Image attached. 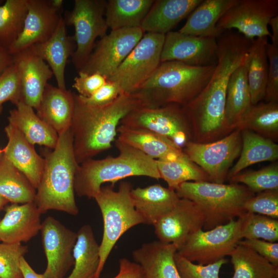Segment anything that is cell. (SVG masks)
I'll return each instance as SVG.
<instances>
[{"label":"cell","mask_w":278,"mask_h":278,"mask_svg":"<svg viewBox=\"0 0 278 278\" xmlns=\"http://www.w3.org/2000/svg\"><path fill=\"white\" fill-rule=\"evenodd\" d=\"M13 55L20 79L21 101L37 110L47 82L54 76L53 72L30 48Z\"/></svg>","instance_id":"obj_19"},{"label":"cell","mask_w":278,"mask_h":278,"mask_svg":"<svg viewBox=\"0 0 278 278\" xmlns=\"http://www.w3.org/2000/svg\"><path fill=\"white\" fill-rule=\"evenodd\" d=\"M36 189L4 155L0 157V195L12 203L33 202Z\"/></svg>","instance_id":"obj_37"},{"label":"cell","mask_w":278,"mask_h":278,"mask_svg":"<svg viewBox=\"0 0 278 278\" xmlns=\"http://www.w3.org/2000/svg\"><path fill=\"white\" fill-rule=\"evenodd\" d=\"M8 202V201L0 195V211L5 206Z\"/></svg>","instance_id":"obj_55"},{"label":"cell","mask_w":278,"mask_h":278,"mask_svg":"<svg viewBox=\"0 0 278 278\" xmlns=\"http://www.w3.org/2000/svg\"><path fill=\"white\" fill-rule=\"evenodd\" d=\"M20 101V79L17 68L13 64L0 76V114L4 102L10 101L15 105Z\"/></svg>","instance_id":"obj_45"},{"label":"cell","mask_w":278,"mask_h":278,"mask_svg":"<svg viewBox=\"0 0 278 278\" xmlns=\"http://www.w3.org/2000/svg\"><path fill=\"white\" fill-rule=\"evenodd\" d=\"M27 11L22 32L9 48L12 55L49 39L56 30L62 10L51 0H27Z\"/></svg>","instance_id":"obj_17"},{"label":"cell","mask_w":278,"mask_h":278,"mask_svg":"<svg viewBox=\"0 0 278 278\" xmlns=\"http://www.w3.org/2000/svg\"><path fill=\"white\" fill-rule=\"evenodd\" d=\"M240 131L242 139L241 152L238 160L228 172V179L251 165L263 161H275L278 159V145L275 142L250 130Z\"/></svg>","instance_id":"obj_31"},{"label":"cell","mask_w":278,"mask_h":278,"mask_svg":"<svg viewBox=\"0 0 278 278\" xmlns=\"http://www.w3.org/2000/svg\"><path fill=\"white\" fill-rule=\"evenodd\" d=\"M144 33L141 27L111 30L95 44L86 62L78 72L98 73L108 79Z\"/></svg>","instance_id":"obj_13"},{"label":"cell","mask_w":278,"mask_h":278,"mask_svg":"<svg viewBox=\"0 0 278 278\" xmlns=\"http://www.w3.org/2000/svg\"><path fill=\"white\" fill-rule=\"evenodd\" d=\"M217 41L214 71L201 92L183 107L193 133V141L208 143L228 134L224 124L227 90L232 73L247 59L251 43L237 32L222 33Z\"/></svg>","instance_id":"obj_1"},{"label":"cell","mask_w":278,"mask_h":278,"mask_svg":"<svg viewBox=\"0 0 278 278\" xmlns=\"http://www.w3.org/2000/svg\"><path fill=\"white\" fill-rule=\"evenodd\" d=\"M8 143L3 149V155L27 178L36 189L39 184L44 165L40 156L24 135L13 126L5 128Z\"/></svg>","instance_id":"obj_21"},{"label":"cell","mask_w":278,"mask_h":278,"mask_svg":"<svg viewBox=\"0 0 278 278\" xmlns=\"http://www.w3.org/2000/svg\"><path fill=\"white\" fill-rule=\"evenodd\" d=\"M235 129L248 130L276 142L278 140V102L260 101L244 113Z\"/></svg>","instance_id":"obj_35"},{"label":"cell","mask_w":278,"mask_h":278,"mask_svg":"<svg viewBox=\"0 0 278 278\" xmlns=\"http://www.w3.org/2000/svg\"><path fill=\"white\" fill-rule=\"evenodd\" d=\"M175 259L181 278H220L222 266L228 262L225 258L207 265L195 264L177 252Z\"/></svg>","instance_id":"obj_43"},{"label":"cell","mask_w":278,"mask_h":278,"mask_svg":"<svg viewBox=\"0 0 278 278\" xmlns=\"http://www.w3.org/2000/svg\"><path fill=\"white\" fill-rule=\"evenodd\" d=\"M27 251L21 243L0 244V278H23L20 259Z\"/></svg>","instance_id":"obj_42"},{"label":"cell","mask_w":278,"mask_h":278,"mask_svg":"<svg viewBox=\"0 0 278 278\" xmlns=\"http://www.w3.org/2000/svg\"><path fill=\"white\" fill-rule=\"evenodd\" d=\"M153 0H109L107 1L105 19L111 30L141 27L154 3Z\"/></svg>","instance_id":"obj_33"},{"label":"cell","mask_w":278,"mask_h":278,"mask_svg":"<svg viewBox=\"0 0 278 278\" xmlns=\"http://www.w3.org/2000/svg\"><path fill=\"white\" fill-rule=\"evenodd\" d=\"M180 198L195 202L204 216L203 229H212L238 218L245 202L255 195L244 185L210 181L186 182L176 190Z\"/></svg>","instance_id":"obj_6"},{"label":"cell","mask_w":278,"mask_h":278,"mask_svg":"<svg viewBox=\"0 0 278 278\" xmlns=\"http://www.w3.org/2000/svg\"><path fill=\"white\" fill-rule=\"evenodd\" d=\"M246 212L278 218V190H266L248 199L244 204Z\"/></svg>","instance_id":"obj_44"},{"label":"cell","mask_w":278,"mask_h":278,"mask_svg":"<svg viewBox=\"0 0 278 278\" xmlns=\"http://www.w3.org/2000/svg\"><path fill=\"white\" fill-rule=\"evenodd\" d=\"M122 93H124L115 82L107 80L102 86L90 96L84 97L78 94L77 95L85 104L101 106L112 102Z\"/></svg>","instance_id":"obj_47"},{"label":"cell","mask_w":278,"mask_h":278,"mask_svg":"<svg viewBox=\"0 0 278 278\" xmlns=\"http://www.w3.org/2000/svg\"><path fill=\"white\" fill-rule=\"evenodd\" d=\"M4 3V1L0 0V5H2Z\"/></svg>","instance_id":"obj_56"},{"label":"cell","mask_w":278,"mask_h":278,"mask_svg":"<svg viewBox=\"0 0 278 278\" xmlns=\"http://www.w3.org/2000/svg\"><path fill=\"white\" fill-rule=\"evenodd\" d=\"M41 231L47 259L42 274L45 278H64L74 264L73 250L77 234L51 216L42 222Z\"/></svg>","instance_id":"obj_15"},{"label":"cell","mask_w":278,"mask_h":278,"mask_svg":"<svg viewBox=\"0 0 278 278\" xmlns=\"http://www.w3.org/2000/svg\"><path fill=\"white\" fill-rule=\"evenodd\" d=\"M229 180L230 183L245 185L255 194L278 190V163L274 162L258 170L239 173Z\"/></svg>","instance_id":"obj_41"},{"label":"cell","mask_w":278,"mask_h":278,"mask_svg":"<svg viewBox=\"0 0 278 278\" xmlns=\"http://www.w3.org/2000/svg\"><path fill=\"white\" fill-rule=\"evenodd\" d=\"M3 152V150H0V154Z\"/></svg>","instance_id":"obj_57"},{"label":"cell","mask_w":278,"mask_h":278,"mask_svg":"<svg viewBox=\"0 0 278 278\" xmlns=\"http://www.w3.org/2000/svg\"><path fill=\"white\" fill-rule=\"evenodd\" d=\"M118 140L154 160H169L183 153V149L169 139L145 130L119 125Z\"/></svg>","instance_id":"obj_29"},{"label":"cell","mask_w":278,"mask_h":278,"mask_svg":"<svg viewBox=\"0 0 278 278\" xmlns=\"http://www.w3.org/2000/svg\"><path fill=\"white\" fill-rule=\"evenodd\" d=\"M120 125L161 135L182 149L187 143L193 141L188 119L183 107L179 105L138 107L126 115Z\"/></svg>","instance_id":"obj_9"},{"label":"cell","mask_w":278,"mask_h":278,"mask_svg":"<svg viewBox=\"0 0 278 278\" xmlns=\"http://www.w3.org/2000/svg\"><path fill=\"white\" fill-rule=\"evenodd\" d=\"M75 105L74 94L70 90L47 83L37 114L59 134L71 128Z\"/></svg>","instance_id":"obj_24"},{"label":"cell","mask_w":278,"mask_h":278,"mask_svg":"<svg viewBox=\"0 0 278 278\" xmlns=\"http://www.w3.org/2000/svg\"><path fill=\"white\" fill-rule=\"evenodd\" d=\"M251 105L246 60L232 73L228 83L224 124L228 133L235 130L240 117Z\"/></svg>","instance_id":"obj_30"},{"label":"cell","mask_w":278,"mask_h":278,"mask_svg":"<svg viewBox=\"0 0 278 278\" xmlns=\"http://www.w3.org/2000/svg\"><path fill=\"white\" fill-rule=\"evenodd\" d=\"M266 50L269 63L264 99L265 102H278V46L268 43Z\"/></svg>","instance_id":"obj_46"},{"label":"cell","mask_w":278,"mask_h":278,"mask_svg":"<svg viewBox=\"0 0 278 278\" xmlns=\"http://www.w3.org/2000/svg\"><path fill=\"white\" fill-rule=\"evenodd\" d=\"M232 278H277L278 266L248 247L237 245L230 254Z\"/></svg>","instance_id":"obj_36"},{"label":"cell","mask_w":278,"mask_h":278,"mask_svg":"<svg viewBox=\"0 0 278 278\" xmlns=\"http://www.w3.org/2000/svg\"><path fill=\"white\" fill-rule=\"evenodd\" d=\"M203 224L204 216L197 205L190 200L180 198L153 226L159 241L173 244L178 249L190 234L202 229Z\"/></svg>","instance_id":"obj_18"},{"label":"cell","mask_w":278,"mask_h":278,"mask_svg":"<svg viewBox=\"0 0 278 278\" xmlns=\"http://www.w3.org/2000/svg\"><path fill=\"white\" fill-rule=\"evenodd\" d=\"M217 52L215 38L171 31L165 35L161 62L176 61L195 66L215 65Z\"/></svg>","instance_id":"obj_16"},{"label":"cell","mask_w":278,"mask_h":278,"mask_svg":"<svg viewBox=\"0 0 278 278\" xmlns=\"http://www.w3.org/2000/svg\"><path fill=\"white\" fill-rule=\"evenodd\" d=\"M216 64L195 66L176 61L161 62L150 77L134 93L144 107H184L203 89Z\"/></svg>","instance_id":"obj_4"},{"label":"cell","mask_w":278,"mask_h":278,"mask_svg":"<svg viewBox=\"0 0 278 278\" xmlns=\"http://www.w3.org/2000/svg\"><path fill=\"white\" fill-rule=\"evenodd\" d=\"M13 64V55L8 48L0 45V76Z\"/></svg>","instance_id":"obj_51"},{"label":"cell","mask_w":278,"mask_h":278,"mask_svg":"<svg viewBox=\"0 0 278 278\" xmlns=\"http://www.w3.org/2000/svg\"><path fill=\"white\" fill-rule=\"evenodd\" d=\"M75 105L71 126L76 159L80 164L111 147L118 125L128 113L143 106L135 93H122L112 102L93 106L74 94Z\"/></svg>","instance_id":"obj_2"},{"label":"cell","mask_w":278,"mask_h":278,"mask_svg":"<svg viewBox=\"0 0 278 278\" xmlns=\"http://www.w3.org/2000/svg\"><path fill=\"white\" fill-rule=\"evenodd\" d=\"M65 27L62 16L49 39L29 47L47 63L55 76L58 87L62 89H66L65 70L66 63L76 48L74 37L67 35Z\"/></svg>","instance_id":"obj_23"},{"label":"cell","mask_w":278,"mask_h":278,"mask_svg":"<svg viewBox=\"0 0 278 278\" xmlns=\"http://www.w3.org/2000/svg\"><path fill=\"white\" fill-rule=\"evenodd\" d=\"M51 3L53 6L58 9L62 10L63 4L64 3L62 0H51Z\"/></svg>","instance_id":"obj_54"},{"label":"cell","mask_w":278,"mask_h":278,"mask_svg":"<svg viewBox=\"0 0 278 278\" xmlns=\"http://www.w3.org/2000/svg\"><path fill=\"white\" fill-rule=\"evenodd\" d=\"M240 220L241 239H262L270 242L278 240V220L266 216L246 212L238 217Z\"/></svg>","instance_id":"obj_40"},{"label":"cell","mask_w":278,"mask_h":278,"mask_svg":"<svg viewBox=\"0 0 278 278\" xmlns=\"http://www.w3.org/2000/svg\"><path fill=\"white\" fill-rule=\"evenodd\" d=\"M238 245L253 250L272 264L278 266V243L262 239H245L239 241Z\"/></svg>","instance_id":"obj_49"},{"label":"cell","mask_w":278,"mask_h":278,"mask_svg":"<svg viewBox=\"0 0 278 278\" xmlns=\"http://www.w3.org/2000/svg\"><path fill=\"white\" fill-rule=\"evenodd\" d=\"M20 268L23 278H45L42 274L36 272L24 257L20 259Z\"/></svg>","instance_id":"obj_52"},{"label":"cell","mask_w":278,"mask_h":278,"mask_svg":"<svg viewBox=\"0 0 278 278\" xmlns=\"http://www.w3.org/2000/svg\"><path fill=\"white\" fill-rule=\"evenodd\" d=\"M131 195L134 207L145 223L153 225L180 199L176 190L159 184L132 188Z\"/></svg>","instance_id":"obj_26"},{"label":"cell","mask_w":278,"mask_h":278,"mask_svg":"<svg viewBox=\"0 0 278 278\" xmlns=\"http://www.w3.org/2000/svg\"><path fill=\"white\" fill-rule=\"evenodd\" d=\"M77 234L74 268L66 278H95L99 264V245L90 225L81 227Z\"/></svg>","instance_id":"obj_32"},{"label":"cell","mask_w":278,"mask_h":278,"mask_svg":"<svg viewBox=\"0 0 278 278\" xmlns=\"http://www.w3.org/2000/svg\"><path fill=\"white\" fill-rule=\"evenodd\" d=\"M277 13V0H238L219 19L217 27L222 32L236 29L250 40L271 37L268 26Z\"/></svg>","instance_id":"obj_14"},{"label":"cell","mask_w":278,"mask_h":278,"mask_svg":"<svg viewBox=\"0 0 278 278\" xmlns=\"http://www.w3.org/2000/svg\"><path fill=\"white\" fill-rule=\"evenodd\" d=\"M238 0H204L188 15L179 32L217 39L223 32L217 27L219 19Z\"/></svg>","instance_id":"obj_27"},{"label":"cell","mask_w":278,"mask_h":278,"mask_svg":"<svg viewBox=\"0 0 278 278\" xmlns=\"http://www.w3.org/2000/svg\"><path fill=\"white\" fill-rule=\"evenodd\" d=\"M9 124L15 127L32 145H43L54 149L57 143L58 134L41 119L34 109L22 101L10 111Z\"/></svg>","instance_id":"obj_28"},{"label":"cell","mask_w":278,"mask_h":278,"mask_svg":"<svg viewBox=\"0 0 278 278\" xmlns=\"http://www.w3.org/2000/svg\"><path fill=\"white\" fill-rule=\"evenodd\" d=\"M240 228L237 218L210 230L200 229L187 237L177 253L198 264L214 263L229 256L241 240Z\"/></svg>","instance_id":"obj_11"},{"label":"cell","mask_w":278,"mask_h":278,"mask_svg":"<svg viewBox=\"0 0 278 278\" xmlns=\"http://www.w3.org/2000/svg\"><path fill=\"white\" fill-rule=\"evenodd\" d=\"M41 215L34 201L7 206L0 220V241L7 244L29 241L41 229Z\"/></svg>","instance_id":"obj_20"},{"label":"cell","mask_w":278,"mask_h":278,"mask_svg":"<svg viewBox=\"0 0 278 278\" xmlns=\"http://www.w3.org/2000/svg\"><path fill=\"white\" fill-rule=\"evenodd\" d=\"M112 185L101 186L95 196L101 213L103 232L99 245V264L95 278H99L113 248L120 237L131 228L145 223L136 210L131 195L130 182H120L118 190Z\"/></svg>","instance_id":"obj_7"},{"label":"cell","mask_w":278,"mask_h":278,"mask_svg":"<svg viewBox=\"0 0 278 278\" xmlns=\"http://www.w3.org/2000/svg\"><path fill=\"white\" fill-rule=\"evenodd\" d=\"M105 0H75L74 7L63 18L65 25L73 26L75 50L71 57L73 64L80 70L91 55L97 38H102L108 28Z\"/></svg>","instance_id":"obj_8"},{"label":"cell","mask_w":278,"mask_h":278,"mask_svg":"<svg viewBox=\"0 0 278 278\" xmlns=\"http://www.w3.org/2000/svg\"><path fill=\"white\" fill-rule=\"evenodd\" d=\"M177 249L173 244L154 241L134 250L132 257L144 278H181L175 259Z\"/></svg>","instance_id":"obj_22"},{"label":"cell","mask_w":278,"mask_h":278,"mask_svg":"<svg viewBox=\"0 0 278 278\" xmlns=\"http://www.w3.org/2000/svg\"><path fill=\"white\" fill-rule=\"evenodd\" d=\"M267 37L251 40L247 59V76L252 105L264 99L268 63L266 46Z\"/></svg>","instance_id":"obj_34"},{"label":"cell","mask_w":278,"mask_h":278,"mask_svg":"<svg viewBox=\"0 0 278 278\" xmlns=\"http://www.w3.org/2000/svg\"><path fill=\"white\" fill-rule=\"evenodd\" d=\"M165 34L146 33L107 80L115 82L123 93L136 91L161 63Z\"/></svg>","instance_id":"obj_10"},{"label":"cell","mask_w":278,"mask_h":278,"mask_svg":"<svg viewBox=\"0 0 278 278\" xmlns=\"http://www.w3.org/2000/svg\"><path fill=\"white\" fill-rule=\"evenodd\" d=\"M161 179L176 190L186 182L209 181L208 176L183 153L169 160H155Z\"/></svg>","instance_id":"obj_38"},{"label":"cell","mask_w":278,"mask_h":278,"mask_svg":"<svg viewBox=\"0 0 278 278\" xmlns=\"http://www.w3.org/2000/svg\"><path fill=\"white\" fill-rule=\"evenodd\" d=\"M27 0H7L0 5V45L9 48L22 31Z\"/></svg>","instance_id":"obj_39"},{"label":"cell","mask_w":278,"mask_h":278,"mask_svg":"<svg viewBox=\"0 0 278 278\" xmlns=\"http://www.w3.org/2000/svg\"><path fill=\"white\" fill-rule=\"evenodd\" d=\"M115 146L119 151L117 156L90 159L79 165L74 183L78 196L94 198L103 183L111 182L114 186L118 180L129 177L161 179L155 160L118 139Z\"/></svg>","instance_id":"obj_5"},{"label":"cell","mask_w":278,"mask_h":278,"mask_svg":"<svg viewBox=\"0 0 278 278\" xmlns=\"http://www.w3.org/2000/svg\"><path fill=\"white\" fill-rule=\"evenodd\" d=\"M269 25L272 29L271 36L272 44L278 46V15L273 17L270 21Z\"/></svg>","instance_id":"obj_53"},{"label":"cell","mask_w":278,"mask_h":278,"mask_svg":"<svg viewBox=\"0 0 278 278\" xmlns=\"http://www.w3.org/2000/svg\"><path fill=\"white\" fill-rule=\"evenodd\" d=\"M241 147V131L235 129L213 142H189L183 151L206 173L210 182L223 183L231 166L240 155Z\"/></svg>","instance_id":"obj_12"},{"label":"cell","mask_w":278,"mask_h":278,"mask_svg":"<svg viewBox=\"0 0 278 278\" xmlns=\"http://www.w3.org/2000/svg\"><path fill=\"white\" fill-rule=\"evenodd\" d=\"M202 0H156L141 28L146 33L166 34L192 13Z\"/></svg>","instance_id":"obj_25"},{"label":"cell","mask_w":278,"mask_h":278,"mask_svg":"<svg viewBox=\"0 0 278 278\" xmlns=\"http://www.w3.org/2000/svg\"><path fill=\"white\" fill-rule=\"evenodd\" d=\"M78 72V76L74 78L73 87L78 92V95L82 97L90 96L107 80L105 77L98 73Z\"/></svg>","instance_id":"obj_48"},{"label":"cell","mask_w":278,"mask_h":278,"mask_svg":"<svg viewBox=\"0 0 278 278\" xmlns=\"http://www.w3.org/2000/svg\"><path fill=\"white\" fill-rule=\"evenodd\" d=\"M44 154V168L34 202L41 214L53 210L76 215L79 210L74 183L80 164L75 156L71 128L59 134L54 150Z\"/></svg>","instance_id":"obj_3"},{"label":"cell","mask_w":278,"mask_h":278,"mask_svg":"<svg viewBox=\"0 0 278 278\" xmlns=\"http://www.w3.org/2000/svg\"><path fill=\"white\" fill-rule=\"evenodd\" d=\"M113 278H144L141 266L126 258L119 260V270Z\"/></svg>","instance_id":"obj_50"}]
</instances>
